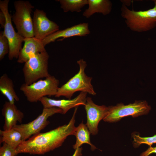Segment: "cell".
Wrapping results in <instances>:
<instances>
[{
	"mask_svg": "<svg viewBox=\"0 0 156 156\" xmlns=\"http://www.w3.org/2000/svg\"><path fill=\"white\" fill-rule=\"evenodd\" d=\"M77 107L67 124L44 133H39L23 141L16 149L18 154L43 155L62 146L67 137L74 135L75 116Z\"/></svg>",
	"mask_w": 156,
	"mask_h": 156,
	"instance_id": "cell-1",
	"label": "cell"
},
{
	"mask_svg": "<svg viewBox=\"0 0 156 156\" xmlns=\"http://www.w3.org/2000/svg\"><path fill=\"white\" fill-rule=\"evenodd\" d=\"M77 63L79 66L78 72L66 83L59 87L55 97L63 96L70 99L75 93L79 91L92 95L96 94L91 83L92 78L87 76L85 72L87 66L86 62L83 59H80Z\"/></svg>",
	"mask_w": 156,
	"mask_h": 156,
	"instance_id": "cell-2",
	"label": "cell"
},
{
	"mask_svg": "<svg viewBox=\"0 0 156 156\" xmlns=\"http://www.w3.org/2000/svg\"><path fill=\"white\" fill-rule=\"evenodd\" d=\"M154 7L145 10L129 9L125 5L121 8V15L131 30L137 32L149 31L156 26V2Z\"/></svg>",
	"mask_w": 156,
	"mask_h": 156,
	"instance_id": "cell-3",
	"label": "cell"
},
{
	"mask_svg": "<svg viewBox=\"0 0 156 156\" xmlns=\"http://www.w3.org/2000/svg\"><path fill=\"white\" fill-rule=\"evenodd\" d=\"M59 83L58 79L51 75L30 85L24 83L21 85L20 90L29 102H37L43 97L55 96L59 88Z\"/></svg>",
	"mask_w": 156,
	"mask_h": 156,
	"instance_id": "cell-4",
	"label": "cell"
},
{
	"mask_svg": "<svg viewBox=\"0 0 156 156\" xmlns=\"http://www.w3.org/2000/svg\"><path fill=\"white\" fill-rule=\"evenodd\" d=\"M49 55L46 51L35 54L25 63L23 72L25 83L30 85L51 75L48 71Z\"/></svg>",
	"mask_w": 156,
	"mask_h": 156,
	"instance_id": "cell-5",
	"label": "cell"
},
{
	"mask_svg": "<svg viewBox=\"0 0 156 156\" xmlns=\"http://www.w3.org/2000/svg\"><path fill=\"white\" fill-rule=\"evenodd\" d=\"M15 12L12 16L17 32L24 38L34 37L33 19L31 13L34 7L28 1L14 2Z\"/></svg>",
	"mask_w": 156,
	"mask_h": 156,
	"instance_id": "cell-6",
	"label": "cell"
},
{
	"mask_svg": "<svg viewBox=\"0 0 156 156\" xmlns=\"http://www.w3.org/2000/svg\"><path fill=\"white\" fill-rule=\"evenodd\" d=\"M108 107V113L103 119L108 122H116L129 116L135 118L147 114L151 109V107L146 101H136L127 105L119 103Z\"/></svg>",
	"mask_w": 156,
	"mask_h": 156,
	"instance_id": "cell-7",
	"label": "cell"
},
{
	"mask_svg": "<svg viewBox=\"0 0 156 156\" xmlns=\"http://www.w3.org/2000/svg\"><path fill=\"white\" fill-rule=\"evenodd\" d=\"M9 0L0 1V10L3 13L5 18V23L3 33L9 43L10 51L8 57L10 60L18 59L21 50L22 43L24 38L16 32L12 26V16L9 13L8 5Z\"/></svg>",
	"mask_w": 156,
	"mask_h": 156,
	"instance_id": "cell-8",
	"label": "cell"
},
{
	"mask_svg": "<svg viewBox=\"0 0 156 156\" xmlns=\"http://www.w3.org/2000/svg\"><path fill=\"white\" fill-rule=\"evenodd\" d=\"M58 113L63 114L61 109L55 107L43 108L42 113L35 119L27 123L16 124L13 127L21 133L23 141L40 133L49 123L48 118Z\"/></svg>",
	"mask_w": 156,
	"mask_h": 156,
	"instance_id": "cell-9",
	"label": "cell"
},
{
	"mask_svg": "<svg viewBox=\"0 0 156 156\" xmlns=\"http://www.w3.org/2000/svg\"><path fill=\"white\" fill-rule=\"evenodd\" d=\"M33 22L34 37L41 40L59 30V26L49 20L42 10H35Z\"/></svg>",
	"mask_w": 156,
	"mask_h": 156,
	"instance_id": "cell-10",
	"label": "cell"
},
{
	"mask_svg": "<svg viewBox=\"0 0 156 156\" xmlns=\"http://www.w3.org/2000/svg\"><path fill=\"white\" fill-rule=\"evenodd\" d=\"M84 107L87 116L86 125L91 134L95 135L98 131V124L107 115L109 107L98 105L93 102L91 98L88 97Z\"/></svg>",
	"mask_w": 156,
	"mask_h": 156,
	"instance_id": "cell-11",
	"label": "cell"
},
{
	"mask_svg": "<svg viewBox=\"0 0 156 156\" xmlns=\"http://www.w3.org/2000/svg\"><path fill=\"white\" fill-rule=\"evenodd\" d=\"M87 93L81 92L73 99L55 100L44 96L39 100L43 108L57 107L61 109L63 114H65L70 109L80 105H85Z\"/></svg>",
	"mask_w": 156,
	"mask_h": 156,
	"instance_id": "cell-12",
	"label": "cell"
},
{
	"mask_svg": "<svg viewBox=\"0 0 156 156\" xmlns=\"http://www.w3.org/2000/svg\"><path fill=\"white\" fill-rule=\"evenodd\" d=\"M90 33L88 23H83L63 30H59L45 38L42 41L45 47L47 44L55 42L59 38H61L59 40H62L65 38L73 36H86Z\"/></svg>",
	"mask_w": 156,
	"mask_h": 156,
	"instance_id": "cell-13",
	"label": "cell"
},
{
	"mask_svg": "<svg viewBox=\"0 0 156 156\" xmlns=\"http://www.w3.org/2000/svg\"><path fill=\"white\" fill-rule=\"evenodd\" d=\"M24 42V45L17 59L19 63H24L35 54L46 51L42 40L34 37L25 38Z\"/></svg>",
	"mask_w": 156,
	"mask_h": 156,
	"instance_id": "cell-14",
	"label": "cell"
},
{
	"mask_svg": "<svg viewBox=\"0 0 156 156\" xmlns=\"http://www.w3.org/2000/svg\"><path fill=\"white\" fill-rule=\"evenodd\" d=\"M2 114L4 117L3 130L10 129L16 125L17 122L21 123L24 118L23 113L16 107L14 104L8 101H5L2 109Z\"/></svg>",
	"mask_w": 156,
	"mask_h": 156,
	"instance_id": "cell-15",
	"label": "cell"
},
{
	"mask_svg": "<svg viewBox=\"0 0 156 156\" xmlns=\"http://www.w3.org/2000/svg\"><path fill=\"white\" fill-rule=\"evenodd\" d=\"M88 7L83 13V16L87 18L96 13L107 15L111 11L112 4L109 0H88Z\"/></svg>",
	"mask_w": 156,
	"mask_h": 156,
	"instance_id": "cell-16",
	"label": "cell"
},
{
	"mask_svg": "<svg viewBox=\"0 0 156 156\" xmlns=\"http://www.w3.org/2000/svg\"><path fill=\"white\" fill-rule=\"evenodd\" d=\"M0 91L12 104H14L15 101L19 100L14 90L13 81L6 73L3 74L0 77Z\"/></svg>",
	"mask_w": 156,
	"mask_h": 156,
	"instance_id": "cell-17",
	"label": "cell"
},
{
	"mask_svg": "<svg viewBox=\"0 0 156 156\" xmlns=\"http://www.w3.org/2000/svg\"><path fill=\"white\" fill-rule=\"evenodd\" d=\"M91 134L86 124L83 122L76 127L74 135L76 140L75 143L73 145L74 149L79 148L84 144H87L90 145L91 149L94 151L96 148L91 142L90 135Z\"/></svg>",
	"mask_w": 156,
	"mask_h": 156,
	"instance_id": "cell-18",
	"label": "cell"
},
{
	"mask_svg": "<svg viewBox=\"0 0 156 156\" xmlns=\"http://www.w3.org/2000/svg\"><path fill=\"white\" fill-rule=\"evenodd\" d=\"M0 143H5L16 149L23 141L21 133L13 127L7 130H0Z\"/></svg>",
	"mask_w": 156,
	"mask_h": 156,
	"instance_id": "cell-19",
	"label": "cell"
},
{
	"mask_svg": "<svg viewBox=\"0 0 156 156\" xmlns=\"http://www.w3.org/2000/svg\"><path fill=\"white\" fill-rule=\"evenodd\" d=\"M60 2L63 11L80 12L81 9L88 4V0H57Z\"/></svg>",
	"mask_w": 156,
	"mask_h": 156,
	"instance_id": "cell-20",
	"label": "cell"
},
{
	"mask_svg": "<svg viewBox=\"0 0 156 156\" xmlns=\"http://www.w3.org/2000/svg\"><path fill=\"white\" fill-rule=\"evenodd\" d=\"M133 145L134 147L137 148L142 144H146L150 146L156 143V135L150 137H142L139 134H133Z\"/></svg>",
	"mask_w": 156,
	"mask_h": 156,
	"instance_id": "cell-21",
	"label": "cell"
},
{
	"mask_svg": "<svg viewBox=\"0 0 156 156\" xmlns=\"http://www.w3.org/2000/svg\"><path fill=\"white\" fill-rule=\"evenodd\" d=\"M10 46L8 41L4 35L3 31L0 33V60H1L5 56L9 54Z\"/></svg>",
	"mask_w": 156,
	"mask_h": 156,
	"instance_id": "cell-22",
	"label": "cell"
},
{
	"mask_svg": "<svg viewBox=\"0 0 156 156\" xmlns=\"http://www.w3.org/2000/svg\"><path fill=\"white\" fill-rule=\"evenodd\" d=\"M17 154L16 149L6 143H3L0 148V156H16Z\"/></svg>",
	"mask_w": 156,
	"mask_h": 156,
	"instance_id": "cell-23",
	"label": "cell"
},
{
	"mask_svg": "<svg viewBox=\"0 0 156 156\" xmlns=\"http://www.w3.org/2000/svg\"><path fill=\"white\" fill-rule=\"evenodd\" d=\"M153 153H156V147L150 146L147 150L142 153L140 156H149Z\"/></svg>",
	"mask_w": 156,
	"mask_h": 156,
	"instance_id": "cell-24",
	"label": "cell"
},
{
	"mask_svg": "<svg viewBox=\"0 0 156 156\" xmlns=\"http://www.w3.org/2000/svg\"><path fill=\"white\" fill-rule=\"evenodd\" d=\"M5 18L3 12L0 10V23L2 27L4 28L5 23Z\"/></svg>",
	"mask_w": 156,
	"mask_h": 156,
	"instance_id": "cell-25",
	"label": "cell"
},
{
	"mask_svg": "<svg viewBox=\"0 0 156 156\" xmlns=\"http://www.w3.org/2000/svg\"><path fill=\"white\" fill-rule=\"evenodd\" d=\"M82 150V148L80 147L76 149L72 156H81Z\"/></svg>",
	"mask_w": 156,
	"mask_h": 156,
	"instance_id": "cell-26",
	"label": "cell"
},
{
	"mask_svg": "<svg viewBox=\"0 0 156 156\" xmlns=\"http://www.w3.org/2000/svg\"><path fill=\"white\" fill-rule=\"evenodd\" d=\"M154 1V2H156V0H155V1Z\"/></svg>",
	"mask_w": 156,
	"mask_h": 156,
	"instance_id": "cell-27",
	"label": "cell"
},
{
	"mask_svg": "<svg viewBox=\"0 0 156 156\" xmlns=\"http://www.w3.org/2000/svg\"></svg>",
	"mask_w": 156,
	"mask_h": 156,
	"instance_id": "cell-28",
	"label": "cell"
}]
</instances>
